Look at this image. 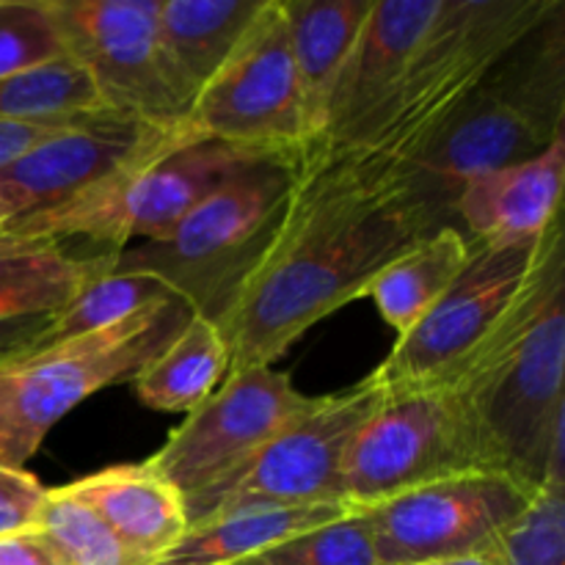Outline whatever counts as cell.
<instances>
[{
    "label": "cell",
    "instance_id": "obj_19",
    "mask_svg": "<svg viewBox=\"0 0 565 565\" xmlns=\"http://www.w3.org/2000/svg\"><path fill=\"white\" fill-rule=\"evenodd\" d=\"M301 94L303 147L320 141L331 97L373 0H281ZM301 147V149H303Z\"/></svg>",
    "mask_w": 565,
    "mask_h": 565
},
{
    "label": "cell",
    "instance_id": "obj_34",
    "mask_svg": "<svg viewBox=\"0 0 565 565\" xmlns=\"http://www.w3.org/2000/svg\"><path fill=\"white\" fill-rule=\"evenodd\" d=\"M0 565H70L42 530L0 535Z\"/></svg>",
    "mask_w": 565,
    "mask_h": 565
},
{
    "label": "cell",
    "instance_id": "obj_4",
    "mask_svg": "<svg viewBox=\"0 0 565 565\" xmlns=\"http://www.w3.org/2000/svg\"><path fill=\"white\" fill-rule=\"evenodd\" d=\"M265 154L279 152L215 138L177 143L114 171L58 207L0 224V248L86 241L97 252H121L136 241H160L204 196Z\"/></svg>",
    "mask_w": 565,
    "mask_h": 565
},
{
    "label": "cell",
    "instance_id": "obj_20",
    "mask_svg": "<svg viewBox=\"0 0 565 565\" xmlns=\"http://www.w3.org/2000/svg\"><path fill=\"white\" fill-rule=\"evenodd\" d=\"M259 6L263 0H160L158 36L188 105L230 58Z\"/></svg>",
    "mask_w": 565,
    "mask_h": 565
},
{
    "label": "cell",
    "instance_id": "obj_16",
    "mask_svg": "<svg viewBox=\"0 0 565 565\" xmlns=\"http://www.w3.org/2000/svg\"><path fill=\"white\" fill-rule=\"evenodd\" d=\"M565 136L522 163L463 182L452 202L456 226L472 246L533 243L561 218Z\"/></svg>",
    "mask_w": 565,
    "mask_h": 565
},
{
    "label": "cell",
    "instance_id": "obj_2",
    "mask_svg": "<svg viewBox=\"0 0 565 565\" xmlns=\"http://www.w3.org/2000/svg\"><path fill=\"white\" fill-rule=\"evenodd\" d=\"M561 218L541 235L522 292L494 331L445 381L527 489L565 486V254Z\"/></svg>",
    "mask_w": 565,
    "mask_h": 565
},
{
    "label": "cell",
    "instance_id": "obj_14",
    "mask_svg": "<svg viewBox=\"0 0 565 565\" xmlns=\"http://www.w3.org/2000/svg\"><path fill=\"white\" fill-rule=\"evenodd\" d=\"M535 491L502 472L463 475L364 508L381 565H434L489 552Z\"/></svg>",
    "mask_w": 565,
    "mask_h": 565
},
{
    "label": "cell",
    "instance_id": "obj_7",
    "mask_svg": "<svg viewBox=\"0 0 565 565\" xmlns=\"http://www.w3.org/2000/svg\"><path fill=\"white\" fill-rule=\"evenodd\" d=\"M193 318L182 298L158 301L121 323L44 348L0 373V463L22 467L44 436L86 397L132 381Z\"/></svg>",
    "mask_w": 565,
    "mask_h": 565
},
{
    "label": "cell",
    "instance_id": "obj_13",
    "mask_svg": "<svg viewBox=\"0 0 565 565\" xmlns=\"http://www.w3.org/2000/svg\"><path fill=\"white\" fill-rule=\"evenodd\" d=\"M539 243L541 237L522 246H472L441 301L373 370L381 386L412 390L450 381L513 307L539 257Z\"/></svg>",
    "mask_w": 565,
    "mask_h": 565
},
{
    "label": "cell",
    "instance_id": "obj_8",
    "mask_svg": "<svg viewBox=\"0 0 565 565\" xmlns=\"http://www.w3.org/2000/svg\"><path fill=\"white\" fill-rule=\"evenodd\" d=\"M480 472H502L500 458L452 386L384 390V401L348 452L342 502L364 511L408 491Z\"/></svg>",
    "mask_w": 565,
    "mask_h": 565
},
{
    "label": "cell",
    "instance_id": "obj_18",
    "mask_svg": "<svg viewBox=\"0 0 565 565\" xmlns=\"http://www.w3.org/2000/svg\"><path fill=\"white\" fill-rule=\"evenodd\" d=\"M64 489L92 508L147 565L158 563L188 533L185 500L147 461L119 463Z\"/></svg>",
    "mask_w": 565,
    "mask_h": 565
},
{
    "label": "cell",
    "instance_id": "obj_9",
    "mask_svg": "<svg viewBox=\"0 0 565 565\" xmlns=\"http://www.w3.org/2000/svg\"><path fill=\"white\" fill-rule=\"evenodd\" d=\"M381 401L384 386L373 373L337 395L318 397L307 414L281 428L237 472L188 497V530L254 508L342 502L348 452Z\"/></svg>",
    "mask_w": 565,
    "mask_h": 565
},
{
    "label": "cell",
    "instance_id": "obj_15",
    "mask_svg": "<svg viewBox=\"0 0 565 565\" xmlns=\"http://www.w3.org/2000/svg\"><path fill=\"white\" fill-rule=\"evenodd\" d=\"M193 138L204 136L188 119L154 125L114 110L92 114L0 169L3 224L58 207L114 171Z\"/></svg>",
    "mask_w": 565,
    "mask_h": 565
},
{
    "label": "cell",
    "instance_id": "obj_11",
    "mask_svg": "<svg viewBox=\"0 0 565 565\" xmlns=\"http://www.w3.org/2000/svg\"><path fill=\"white\" fill-rule=\"evenodd\" d=\"M185 119L215 141L301 152V94L281 0H263L230 58L193 97Z\"/></svg>",
    "mask_w": 565,
    "mask_h": 565
},
{
    "label": "cell",
    "instance_id": "obj_36",
    "mask_svg": "<svg viewBox=\"0 0 565 565\" xmlns=\"http://www.w3.org/2000/svg\"><path fill=\"white\" fill-rule=\"evenodd\" d=\"M0 224H3V202H0Z\"/></svg>",
    "mask_w": 565,
    "mask_h": 565
},
{
    "label": "cell",
    "instance_id": "obj_29",
    "mask_svg": "<svg viewBox=\"0 0 565 565\" xmlns=\"http://www.w3.org/2000/svg\"><path fill=\"white\" fill-rule=\"evenodd\" d=\"M235 565H381V561L367 516L353 511Z\"/></svg>",
    "mask_w": 565,
    "mask_h": 565
},
{
    "label": "cell",
    "instance_id": "obj_6",
    "mask_svg": "<svg viewBox=\"0 0 565 565\" xmlns=\"http://www.w3.org/2000/svg\"><path fill=\"white\" fill-rule=\"evenodd\" d=\"M563 136L565 3L486 75L412 169L456 202L467 180L535 158Z\"/></svg>",
    "mask_w": 565,
    "mask_h": 565
},
{
    "label": "cell",
    "instance_id": "obj_28",
    "mask_svg": "<svg viewBox=\"0 0 565 565\" xmlns=\"http://www.w3.org/2000/svg\"><path fill=\"white\" fill-rule=\"evenodd\" d=\"M489 552L505 565H565V486H539Z\"/></svg>",
    "mask_w": 565,
    "mask_h": 565
},
{
    "label": "cell",
    "instance_id": "obj_25",
    "mask_svg": "<svg viewBox=\"0 0 565 565\" xmlns=\"http://www.w3.org/2000/svg\"><path fill=\"white\" fill-rule=\"evenodd\" d=\"M177 298L163 279L143 270H103L53 312L39 351L121 323L158 301Z\"/></svg>",
    "mask_w": 565,
    "mask_h": 565
},
{
    "label": "cell",
    "instance_id": "obj_26",
    "mask_svg": "<svg viewBox=\"0 0 565 565\" xmlns=\"http://www.w3.org/2000/svg\"><path fill=\"white\" fill-rule=\"evenodd\" d=\"M94 110H105L103 103L86 72L66 55L0 77V121L94 114Z\"/></svg>",
    "mask_w": 565,
    "mask_h": 565
},
{
    "label": "cell",
    "instance_id": "obj_21",
    "mask_svg": "<svg viewBox=\"0 0 565 565\" xmlns=\"http://www.w3.org/2000/svg\"><path fill=\"white\" fill-rule=\"evenodd\" d=\"M348 513H353V508L342 502L303 508H254V511L230 513L224 519L188 530L180 544L166 552L154 565H235L292 535L337 522Z\"/></svg>",
    "mask_w": 565,
    "mask_h": 565
},
{
    "label": "cell",
    "instance_id": "obj_24",
    "mask_svg": "<svg viewBox=\"0 0 565 565\" xmlns=\"http://www.w3.org/2000/svg\"><path fill=\"white\" fill-rule=\"evenodd\" d=\"M110 254H72L64 246L0 248V320L53 315L108 270Z\"/></svg>",
    "mask_w": 565,
    "mask_h": 565
},
{
    "label": "cell",
    "instance_id": "obj_12",
    "mask_svg": "<svg viewBox=\"0 0 565 565\" xmlns=\"http://www.w3.org/2000/svg\"><path fill=\"white\" fill-rule=\"evenodd\" d=\"M315 403L274 367L232 373L147 463L188 500L237 472Z\"/></svg>",
    "mask_w": 565,
    "mask_h": 565
},
{
    "label": "cell",
    "instance_id": "obj_31",
    "mask_svg": "<svg viewBox=\"0 0 565 565\" xmlns=\"http://www.w3.org/2000/svg\"><path fill=\"white\" fill-rule=\"evenodd\" d=\"M50 489L22 467L0 463V535L33 530Z\"/></svg>",
    "mask_w": 565,
    "mask_h": 565
},
{
    "label": "cell",
    "instance_id": "obj_5",
    "mask_svg": "<svg viewBox=\"0 0 565 565\" xmlns=\"http://www.w3.org/2000/svg\"><path fill=\"white\" fill-rule=\"evenodd\" d=\"M298 152L265 154L204 196L174 230L110 254V270H143L196 315L218 320L263 259L285 215Z\"/></svg>",
    "mask_w": 565,
    "mask_h": 565
},
{
    "label": "cell",
    "instance_id": "obj_17",
    "mask_svg": "<svg viewBox=\"0 0 565 565\" xmlns=\"http://www.w3.org/2000/svg\"><path fill=\"white\" fill-rule=\"evenodd\" d=\"M441 6L445 0H373L337 81L329 125L315 143L342 141L395 88Z\"/></svg>",
    "mask_w": 565,
    "mask_h": 565
},
{
    "label": "cell",
    "instance_id": "obj_27",
    "mask_svg": "<svg viewBox=\"0 0 565 565\" xmlns=\"http://www.w3.org/2000/svg\"><path fill=\"white\" fill-rule=\"evenodd\" d=\"M36 530L47 535L50 544L70 565H147L116 539L114 530L92 508L83 505L64 486L50 489Z\"/></svg>",
    "mask_w": 565,
    "mask_h": 565
},
{
    "label": "cell",
    "instance_id": "obj_3",
    "mask_svg": "<svg viewBox=\"0 0 565 565\" xmlns=\"http://www.w3.org/2000/svg\"><path fill=\"white\" fill-rule=\"evenodd\" d=\"M563 0H445L390 94L337 143L412 169L491 70Z\"/></svg>",
    "mask_w": 565,
    "mask_h": 565
},
{
    "label": "cell",
    "instance_id": "obj_22",
    "mask_svg": "<svg viewBox=\"0 0 565 565\" xmlns=\"http://www.w3.org/2000/svg\"><path fill=\"white\" fill-rule=\"evenodd\" d=\"M469 254L472 243L467 235L456 224H447L414 243L406 254L381 270L367 296L375 301L381 318L397 331V340L441 301L467 265Z\"/></svg>",
    "mask_w": 565,
    "mask_h": 565
},
{
    "label": "cell",
    "instance_id": "obj_32",
    "mask_svg": "<svg viewBox=\"0 0 565 565\" xmlns=\"http://www.w3.org/2000/svg\"><path fill=\"white\" fill-rule=\"evenodd\" d=\"M99 114V110H94ZM92 114H70V116H44V119H6L0 121V169L14 163L33 147L44 143L47 138L81 125Z\"/></svg>",
    "mask_w": 565,
    "mask_h": 565
},
{
    "label": "cell",
    "instance_id": "obj_30",
    "mask_svg": "<svg viewBox=\"0 0 565 565\" xmlns=\"http://www.w3.org/2000/svg\"><path fill=\"white\" fill-rule=\"evenodd\" d=\"M64 58L44 0H0V77Z\"/></svg>",
    "mask_w": 565,
    "mask_h": 565
},
{
    "label": "cell",
    "instance_id": "obj_33",
    "mask_svg": "<svg viewBox=\"0 0 565 565\" xmlns=\"http://www.w3.org/2000/svg\"><path fill=\"white\" fill-rule=\"evenodd\" d=\"M50 320L53 315H22V318L0 320V373L39 351Z\"/></svg>",
    "mask_w": 565,
    "mask_h": 565
},
{
    "label": "cell",
    "instance_id": "obj_10",
    "mask_svg": "<svg viewBox=\"0 0 565 565\" xmlns=\"http://www.w3.org/2000/svg\"><path fill=\"white\" fill-rule=\"evenodd\" d=\"M160 0H44L61 50L92 81L105 110L130 119H185L188 99L158 36Z\"/></svg>",
    "mask_w": 565,
    "mask_h": 565
},
{
    "label": "cell",
    "instance_id": "obj_35",
    "mask_svg": "<svg viewBox=\"0 0 565 565\" xmlns=\"http://www.w3.org/2000/svg\"><path fill=\"white\" fill-rule=\"evenodd\" d=\"M434 565H505L494 552H478V555H467V557H456V561H445V563H434Z\"/></svg>",
    "mask_w": 565,
    "mask_h": 565
},
{
    "label": "cell",
    "instance_id": "obj_23",
    "mask_svg": "<svg viewBox=\"0 0 565 565\" xmlns=\"http://www.w3.org/2000/svg\"><path fill=\"white\" fill-rule=\"evenodd\" d=\"M230 351L215 320L193 312L185 329L149 359L138 375V401L154 412L191 414L207 401L215 386L226 379Z\"/></svg>",
    "mask_w": 565,
    "mask_h": 565
},
{
    "label": "cell",
    "instance_id": "obj_1",
    "mask_svg": "<svg viewBox=\"0 0 565 565\" xmlns=\"http://www.w3.org/2000/svg\"><path fill=\"white\" fill-rule=\"evenodd\" d=\"M456 224L452 199L419 171L356 147H307L285 215L215 326L230 370L274 367L292 342L345 303L367 296L386 265Z\"/></svg>",
    "mask_w": 565,
    "mask_h": 565
}]
</instances>
